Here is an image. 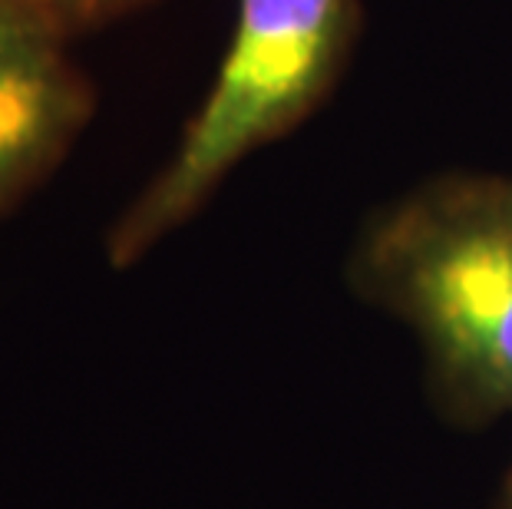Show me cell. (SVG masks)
<instances>
[{
	"mask_svg": "<svg viewBox=\"0 0 512 509\" xmlns=\"http://www.w3.org/2000/svg\"><path fill=\"white\" fill-rule=\"evenodd\" d=\"M0 4L24 10L27 17L50 27L53 34L70 40L76 34H86V30H96L110 24V20L133 14L149 0H0Z\"/></svg>",
	"mask_w": 512,
	"mask_h": 509,
	"instance_id": "cell-4",
	"label": "cell"
},
{
	"mask_svg": "<svg viewBox=\"0 0 512 509\" xmlns=\"http://www.w3.org/2000/svg\"><path fill=\"white\" fill-rule=\"evenodd\" d=\"M509 506H512V483H509Z\"/></svg>",
	"mask_w": 512,
	"mask_h": 509,
	"instance_id": "cell-5",
	"label": "cell"
},
{
	"mask_svg": "<svg viewBox=\"0 0 512 509\" xmlns=\"http://www.w3.org/2000/svg\"><path fill=\"white\" fill-rule=\"evenodd\" d=\"M463 407L512 414V179L456 176L394 205L357 255Z\"/></svg>",
	"mask_w": 512,
	"mask_h": 509,
	"instance_id": "cell-1",
	"label": "cell"
},
{
	"mask_svg": "<svg viewBox=\"0 0 512 509\" xmlns=\"http://www.w3.org/2000/svg\"><path fill=\"white\" fill-rule=\"evenodd\" d=\"M354 30L357 0H238L219 77L176 153L113 225L110 262H139L202 209L238 162L301 123L334 83Z\"/></svg>",
	"mask_w": 512,
	"mask_h": 509,
	"instance_id": "cell-2",
	"label": "cell"
},
{
	"mask_svg": "<svg viewBox=\"0 0 512 509\" xmlns=\"http://www.w3.org/2000/svg\"><path fill=\"white\" fill-rule=\"evenodd\" d=\"M93 116V86L67 40L0 4V219L37 189Z\"/></svg>",
	"mask_w": 512,
	"mask_h": 509,
	"instance_id": "cell-3",
	"label": "cell"
}]
</instances>
